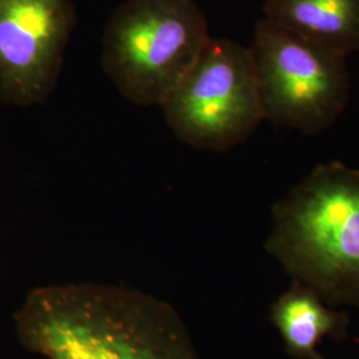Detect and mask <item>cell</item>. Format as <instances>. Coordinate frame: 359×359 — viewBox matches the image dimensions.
<instances>
[{
	"label": "cell",
	"mask_w": 359,
	"mask_h": 359,
	"mask_svg": "<svg viewBox=\"0 0 359 359\" xmlns=\"http://www.w3.org/2000/svg\"><path fill=\"white\" fill-rule=\"evenodd\" d=\"M15 325L20 344L47 359H198L172 305L116 285L38 287Z\"/></svg>",
	"instance_id": "cell-1"
},
{
	"label": "cell",
	"mask_w": 359,
	"mask_h": 359,
	"mask_svg": "<svg viewBox=\"0 0 359 359\" xmlns=\"http://www.w3.org/2000/svg\"><path fill=\"white\" fill-rule=\"evenodd\" d=\"M271 217L265 249L293 283L332 308H359V169L317 165Z\"/></svg>",
	"instance_id": "cell-2"
},
{
	"label": "cell",
	"mask_w": 359,
	"mask_h": 359,
	"mask_svg": "<svg viewBox=\"0 0 359 359\" xmlns=\"http://www.w3.org/2000/svg\"><path fill=\"white\" fill-rule=\"evenodd\" d=\"M193 0H126L104 29L102 68L130 103L160 107L209 41Z\"/></svg>",
	"instance_id": "cell-3"
},
{
	"label": "cell",
	"mask_w": 359,
	"mask_h": 359,
	"mask_svg": "<svg viewBox=\"0 0 359 359\" xmlns=\"http://www.w3.org/2000/svg\"><path fill=\"white\" fill-rule=\"evenodd\" d=\"M160 108L172 133L194 149L225 152L244 142L265 120L249 47L209 39Z\"/></svg>",
	"instance_id": "cell-4"
},
{
	"label": "cell",
	"mask_w": 359,
	"mask_h": 359,
	"mask_svg": "<svg viewBox=\"0 0 359 359\" xmlns=\"http://www.w3.org/2000/svg\"><path fill=\"white\" fill-rule=\"evenodd\" d=\"M265 118L318 135L346 109V56L326 50L266 19L256 25L249 47Z\"/></svg>",
	"instance_id": "cell-5"
},
{
	"label": "cell",
	"mask_w": 359,
	"mask_h": 359,
	"mask_svg": "<svg viewBox=\"0 0 359 359\" xmlns=\"http://www.w3.org/2000/svg\"><path fill=\"white\" fill-rule=\"evenodd\" d=\"M76 27L74 0H0V104L44 103Z\"/></svg>",
	"instance_id": "cell-6"
},
{
	"label": "cell",
	"mask_w": 359,
	"mask_h": 359,
	"mask_svg": "<svg viewBox=\"0 0 359 359\" xmlns=\"http://www.w3.org/2000/svg\"><path fill=\"white\" fill-rule=\"evenodd\" d=\"M264 19L342 56L359 51V0H265Z\"/></svg>",
	"instance_id": "cell-7"
},
{
	"label": "cell",
	"mask_w": 359,
	"mask_h": 359,
	"mask_svg": "<svg viewBox=\"0 0 359 359\" xmlns=\"http://www.w3.org/2000/svg\"><path fill=\"white\" fill-rule=\"evenodd\" d=\"M270 320L281 334L290 354L304 359H325L317 346L325 337H342L346 314L335 311L306 287H292L277 298L270 309Z\"/></svg>",
	"instance_id": "cell-8"
}]
</instances>
